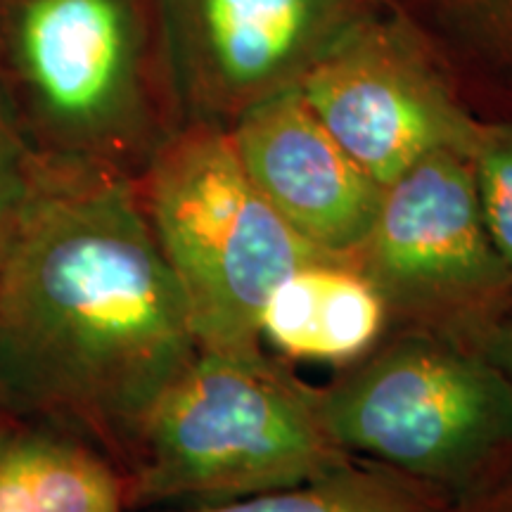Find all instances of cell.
Segmentation results:
<instances>
[{"mask_svg": "<svg viewBox=\"0 0 512 512\" xmlns=\"http://www.w3.org/2000/svg\"><path fill=\"white\" fill-rule=\"evenodd\" d=\"M297 86L320 124L380 188L432 152L470 155L477 136L479 121L399 24L358 19Z\"/></svg>", "mask_w": 512, "mask_h": 512, "instance_id": "obj_6", "label": "cell"}, {"mask_svg": "<svg viewBox=\"0 0 512 512\" xmlns=\"http://www.w3.org/2000/svg\"><path fill=\"white\" fill-rule=\"evenodd\" d=\"M126 489L88 446L29 427L0 430V512H124Z\"/></svg>", "mask_w": 512, "mask_h": 512, "instance_id": "obj_11", "label": "cell"}, {"mask_svg": "<svg viewBox=\"0 0 512 512\" xmlns=\"http://www.w3.org/2000/svg\"><path fill=\"white\" fill-rule=\"evenodd\" d=\"M389 311L354 259L320 256L271 292L261 313V342L294 361L349 366L377 347Z\"/></svg>", "mask_w": 512, "mask_h": 512, "instance_id": "obj_10", "label": "cell"}, {"mask_svg": "<svg viewBox=\"0 0 512 512\" xmlns=\"http://www.w3.org/2000/svg\"><path fill=\"white\" fill-rule=\"evenodd\" d=\"M197 93L240 114L302 76L361 19L363 0H176Z\"/></svg>", "mask_w": 512, "mask_h": 512, "instance_id": "obj_9", "label": "cell"}, {"mask_svg": "<svg viewBox=\"0 0 512 512\" xmlns=\"http://www.w3.org/2000/svg\"><path fill=\"white\" fill-rule=\"evenodd\" d=\"M228 133L247 176L294 233L320 252L354 259L382 188L320 124L299 86L245 107Z\"/></svg>", "mask_w": 512, "mask_h": 512, "instance_id": "obj_8", "label": "cell"}, {"mask_svg": "<svg viewBox=\"0 0 512 512\" xmlns=\"http://www.w3.org/2000/svg\"><path fill=\"white\" fill-rule=\"evenodd\" d=\"M392 313L477 332L510 304L512 271L486 233L470 155L439 150L384 185L354 256Z\"/></svg>", "mask_w": 512, "mask_h": 512, "instance_id": "obj_5", "label": "cell"}, {"mask_svg": "<svg viewBox=\"0 0 512 512\" xmlns=\"http://www.w3.org/2000/svg\"><path fill=\"white\" fill-rule=\"evenodd\" d=\"M15 57L38 114L74 155L114 145L140 112V36L131 0H24Z\"/></svg>", "mask_w": 512, "mask_h": 512, "instance_id": "obj_7", "label": "cell"}, {"mask_svg": "<svg viewBox=\"0 0 512 512\" xmlns=\"http://www.w3.org/2000/svg\"><path fill=\"white\" fill-rule=\"evenodd\" d=\"M475 347L501 370L512 387V306L508 304L494 320L477 332Z\"/></svg>", "mask_w": 512, "mask_h": 512, "instance_id": "obj_15", "label": "cell"}, {"mask_svg": "<svg viewBox=\"0 0 512 512\" xmlns=\"http://www.w3.org/2000/svg\"><path fill=\"white\" fill-rule=\"evenodd\" d=\"M174 512H448L432 486L382 465L347 463L311 482Z\"/></svg>", "mask_w": 512, "mask_h": 512, "instance_id": "obj_12", "label": "cell"}, {"mask_svg": "<svg viewBox=\"0 0 512 512\" xmlns=\"http://www.w3.org/2000/svg\"><path fill=\"white\" fill-rule=\"evenodd\" d=\"M470 164L486 233L512 271V124H479Z\"/></svg>", "mask_w": 512, "mask_h": 512, "instance_id": "obj_13", "label": "cell"}, {"mask_svg": "<svg viewBox=\"0 0 512 512\" xmlns=\"http://www.w3.org/2000/svg\"><path fill=\"white\" fill-rule=\"evenodd\" d=\"M505 512H512V510H505Z\"/></svg>", "mask_w": 512, "mask_h": 512, "instance_id": "obj_17", "label": "cell"}, {"mask_svg": "<svg viewBox=\"0 0 512 512\" xmlns=\"http://www.w3.org/2000/svg\"><path fill=\"white\" fill-rule=\"evenodd\" d=\"M484 5L501 27L505 41L512 46V0H484Z\"/></svg>", "mask_w": 512, "mask_h": 512, "instance_id": "obj_16", "label": "cell"}, {"mask_svg": "<svg viewBox=\"0 0 512 512\" xmlns=\"http://www.w3.org/2000/svg\"><path fill=\"white\" fill-rule=\"evenodd\" d=\"M34 166L36 157L29 152L15 119L0 100V245L8 235L19 204L27 197Z\"/></svg>", "mask_w": 512, "mask_h": 512, "instance_id": "obj_14", "label": "cell"}, {"mask_svg": "<svg viewBox=\"0 0 512 512\" xmlns=\"http://www.w3.org/2000/svg\"><path fill=\"white\" fill-rule=\"evenodd\" d=\"M356 363L313 389L325 430L349 456L458 489L512 448V387L477 347L406 335Z\"/></svg>", "mask_w": 512, "mask_h": 512, "instance_id": "obj_4", "label": "cell"}, {"mask_svg": "<svg viewBox=\"0 0 512 512\" xmlns=\"http://www.w3.org/2000/svg\"><path fill=\"white\" fill-rule=\"evenodd\" d=\"M197 351L136 190L93 157L36 159L0 245V406L136 446Z\"/></svg>", "mask_w": 512, "mask_h": 512, "instance_id": "obj_1", "label": "cell"}, {"mask_svg": "<svg viewBox=\"0 0 512 512\" xmlns=\"http://www.w3.org/2000/svg\"><path fill=\"white\" fill-rule=\"evenodd\" d=\"M143 207L200 349L261 351V313L299 266L325 254L294 233L247 176L228 131L195 126L159 152Z\"/></svg>", "mask_w": 512, "mask_h": 512, "instance_id": "obj_3", "label": "cell"}, {"mask_svg": "<svg viewBox=\"0 0 512 512\" xmlns=\"http://www.w3.org/2000/svg\"><path fill=\"white\" fill-rule=\"evenodd\" d=\"M138 503H221L287 489L351 463L313 389L256 354L200 349L140 427Z\"/></svg>", "mask_w": 512, "mask_h": 512, "instance_id": "obj_2", "label": "cell"}]
</instances>
